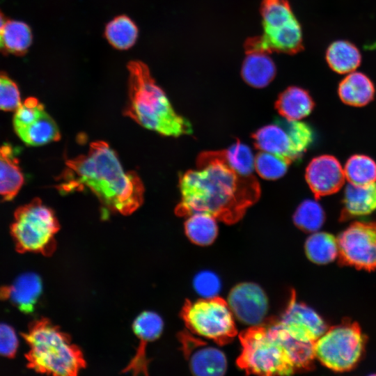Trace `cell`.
Wrapping results in <instances>:
<instances>
[{
  "label": "cell",
  "mask_w": 376,
  "mask_h": 376,
  "mask_svg": "<svg viewBox=\"0 0 376 376\" xmlns=\"http://www.w3.org/2000/svg\"><path fill=\"white\" fill-rule=\"evenodd\" d=\"M290 164L281 156L260 150L255 156L254 168L262 178L274 180L286 173Z\"/></svg>",
  "instance_id": "obj_31"
},
{
  "label": "cell",
  "mask_w": 376,
  "mask_h": 376,
  "mask_svg": "<svg viewBox=\"0 0 376 376\" xmlns=\"http://www.w3.org/2000/svg\"><path fill=\"white\" fill-rule=\"evenodd\" d=\"M326 61L333 71L347 74L354 72L360 65L361 56L354 44L346 40H336L328 47Z\"/></svg>",
  "instance_id": "obj_25"
},
{
  "label": "cell",
  "mask_w": 376,
  "mask_h": 376,
  "mask_svg": "<svg viewBox=\"0 0 376 376\" xmlns=\"http://www.w3.org/2000/svg\"><path fill=\"white\" fill-rule=\"evenodd\" d=\"M340 221L370 214L376 210V182L367 185L348 184L345 189Z\"/></svg>",
  "instance_id": "obj_17"
},
{
  "label": "cell",
  "mask_w": 376,
  "mask_h": 376,
  "mask_svg": "<svg viewBox=\"0 0 376 376\" xmlns=\"http://www.w3.org/2000/svg\"><path fill=\"white\" fill-rule=\"evenodd\" d=\"M59 228L54 211L36 198L15 210L10 230L19 251L49 256L56 249Z\"/></svg>",
  "instance_id": "obj_7"
},
{
  "label": "cell",
  "mask_w": 376,
  "mask_h": 376,
  "mask_svg": "<svg viewBox=\"0 0 376 376\" xmlns=\"http://www.w3.org/2000/svg\"><path fill=\"white\" fill-rule=\"evenodd\" d=\"M181 316L193 333L224 345L237 334L233 314L228 303L221 298H204L187 301Z\"/></svg>",
  "instance_id": "obj_9"
},
{
  "label": "cell",
  "mask_w": 376,
  "mask_h": 376,
  "mask_svg": "<svg viewBox=\"0 0 376 376\" xmlns=\"http://www.w3.org/2000/svg\"><path fill=\"white\" fill-rule=\"evenodd\" d=\"M32 40V32L28 24L7 19L0 30V52L23 56L28 52Z\"/></svg>",
  "instance_id": "obj_23"
},
{
  "label": "cell",
  "mask_w": 376,
  "mask_h": 376,
  "mask_svg": "<svg viewBox=\"0 0 376 376\" xmlns=\"http://www.w3.org/2000/svg\"><path fill=\"white\" fill-rule=\"evenodd\" d=\"M194 286L196 292L204 298L216 297L221 287L218 277L208 271L201 272L196 276Z\"/></svg>",
  "instance_id": "obj_34"
},
{
  "label": "cell",
  "mask_w": 376,
  "mask_h": 376,
  "mask_svg": "<svg viewBox=\"0 0 376 376\" xmlns=\"http://www.w3.org/2000/svg\"><path fill=\"white\" fill-rule=\"evenodd\" d=\"M304 249L308 260L318 265L328 264L338 255L337 238L325 232L313 233L306 240Z\"/></svg>",
  "instance_id": "obj_26"
},
{
  "label": "cell",
  "mask_w": 376,
  "mask_h": 376,
  "mask_svg": "<svg viewBox=\"0 0 376 376\" xmlns=\"http://www.w3.org/2000/svg\"><path fill=\"white\" fill-rule=\"evenodd\" d=\"M305 178L316 199L338 191L345 180L340 163L329 155L313 158L306 167Z\"/></svg>",
  "instance_id": "obj_14"
},
{
  "label": "cell",
  "mask_w": 376,
  "mask_h": 376,
  "mask_svg": "<svg viewBox=\"0 0 376 376\" xmlns=\"http://www.w3.org/2000/svg\"><path fill=\"white\" fill-rule=\"evenodd\" d=\"M276 320L289 335L305 342L315 343L328 329L327 323L318 313L305 304L297 301L294 292L286 309Z\"/></svg>",
  "instance_id": "obj_12"
},
{
  "label": "cell",
  "mask_w": 376,
  "mask_h": 376,
  "mask_svg": "<svg viewBox=\"0 0 376 376\" xmlns=\"http://www.w3.org/2000/svg\"><path fill=\"white\" fill-rule=\"evenodd\" d=\"M239 338L242 351L237 364L246 373L289 375L297 372L283 343L266 323L248 328Z\"/></svg>",
  "instance_id": "obj_5"
},
{
  "label": "cell",
  "mask_w": 376,
  "mask_h": 376,
  "mask_svg": "<svg viewBox=\"0 0 376 376\" xmlns=\"http://www.w3.org/2000/svg\"><path fill=\"white\" fill-rule=\"evenodd\" d=\"M179 338L194 375L220 376L225 373L227 361L221 350L207 346L203 342L186 333H181Z\"/></svg>",
  "instance_id": "obj_15"
},
{
  "label": "cell",
  "mask_w": 376,
  "mask_h": 376,
  "mask_svg": "<svg viewBox=\"0 0 376 376\" xmlns=\"http://www.w3.org/2000/svg\"><path fill=\"white\" fill-rule=\"evenodd\" d=\"M42 292V282L40 277L32 272H26L19 276L13 283L0 290V295L8 299L21 311L31 312Z\"/></svg>",
  "instance_id": "obj_18"
},
{
  "label": "cell",
  "mask_w": 376,
  "mask_h": 376,
  "mask_svg": "<svg viewBox=\"0 0 376 376\" xmlns=\"http://www.w3.org/2000/svg\"><path fill=\"white\" fill-rule=\"evenodd\" d=\"M15 132L29 146H42L61 138L57 124L46 111L26 126Z\"/></svg>",
  "instance_id": "obj_24"
},
{
  "label": "cell",
  "mask_w": 376,
  "mask_h": 376,
  "mask_svg": "<svg viewBox=\"0 0 376 376\" xmlns=\"http://www.w3.org/2000/svg\"><path fill=\"white\" fill-rule=\"evenodd\" d=\"M138 28L134 22L126 15H119L109 22L104 31L109 43L120 50L128 49L136 42Z\"/></svg>",
  "instance_id": "obj_28"
},
{
  "label": "cell",
  "mask_w": 376,
  "mask_h": 376,
  "mask_svg": "<svg viewBox=\"0 0 376 376\" xmlns=\"http://www.w3.org/2000/svg\"><path fill=\"white\" fill-rule=\"evenodd\" d=\"M251 137L258 150L277 155L292 163L301 159L313 142L314 133L304 122L283 118L260 127Z\"/></svg>",
  "instance_id": "obj_10"
},
{
  "label": "cell",
  "mask_w": 376,
  "mask_h": 376,
  "mask_svg": "<svg viewBox=\"0 0 376 376\" xmlns=\"http://www.w3.org/2000/svg\"><path fill=\"white\" fill-rule=\"evenodd\" d=\"M164 323L156 313L145 311L136 317L132 328L139 343L134 356L123 370L124 373L133 375L148 374L149 360L146 356L148 345L155 340L161 335Z\"/></svg>",
  "instance_id": "obj_16"
},
{
  "label": "cell",
  "mask_w": 376,
  "mask_h": 376,
  "mask_svg": "<svg viewBox=\"0 0 376 376\" xmlns=\"http://www.w3.org/2000/svg\"><path fill=\"white\" fill-rule=\"evenodd\" d=\"M367 337L356 322L343 320L328 327L314 344L315 356L325 367L336 373L354 369L363 358Z\"/></svg>",
  "instance_id": "obj_8"
},
{
  "label": "cell",
  "mask_w": 376,
  "mask_h": 376,
  "mask_svg": "<svg viewBox=\"0 0 376 376\" xmlns=\"http://www.w3.org/2000/svg\"><path fill=\"white\" fill-rule=\"evenodd\" d=\"M6 18L4 15V14L0 10V30L4 25L5 22H6Z\"/></svg>",
  "instance_id": "obj_36"
},
{
  "label": "cell",
  "mask_w": 376,
  "mask_h": 376,
  "mask_svg": "<svg viewBox=\"0 0 376 376\" xmlns=\"http://www.w3.org/2000/svg\"><path fill=\"white\" fill-rule=\"evenodd\" d=\"M18 347V338L14 329L5 323H0V355L11 357Z\"/></svg>",
  "instance_id": "obj_35"
},
{
  "label": "cell",
  "mask_w": 376,
  "mask_h": 376,
  "mask_svg": "<svg viewBox=\"0 0 376 376\" xmlns=\"http://www.w3.org/2000/svg\"><path fill=\"white\" fill-rule=\"evenodd\" d=\"M315 106L307 91L297 86H290L278 97L275 107L279 114L290 120H300L308 116Z\"/></svg>",
  "instance_id": "obj_21"
},
{
  "label": "cell",
  "mask_w": 376,
  "mask_h": 376,
  "mask_svg": "<svg viewBox=\"0 0 376 376\" xmlns=\"http://www.w3.org/2000/svg\"><path fill=\"white\" fill-rule=\"evenodd\" d=\"M342 265L376 270V221H354L337 237Z\"/></svg>",
  "instance_id": "obj_11"
},
{
  "label": "cell",
  "mask_w": 376,
  "mask_h": 376,
  "mask_svg": "<svg viewBox=\"0 0 376 376\" xmlns=\"http://www.w3.org/2000/svg\"><path fill=\"white\" fill-rule=\"evenodd\" d=\"M373 83L365 74L352 72L340 82L338 93L341 101L350 106L363 107L374 98Z\"/></svg>",
  "instance_id": "obj_20"
},
{
  "label": "cell",
  "mask_w": 376,
  "mask_h": 376,
  "mask_svg": "<svg viewBox=\"0 0 376 376\" xmlns=\"http://www.w3.org/2000/svg\"><path fill=\"white\" fill-rule=\"evenodd\" d=\"M325 214L322 206L314 200L306 199L297 207L293 215L296 226L306 233H315L322 226Z\"/></svg>",
  "instance_id": "obj_30"
},
{
  "label": "cell",
  "mask_w": 376,
  "mask_h": 376,
  "mask_svg": "<svg viewBox=\"0 0 376 376\" xmlns=\"http://www.w3.org/2000/svg\"><path fill=\"white\" fill-rule=\"evenodd\" d=\"M228 304L242 322L256 326L263 324L267 311V299L262 288L253 283H242L230 292Z\"/></svg>",
  "instance_id": "obj_13"
},
{
  "label": "cell",
  "mask_w": 376,
  "mask_h": 376,
  "mask_svg": "<svg viewBox=\"0 0 376 376\" xmlns=\"http://www.w3.org/2000/svg\"><path fill=\"white\" fill-rule=\"evenodd\" d=\"M345 179L350 184L367 185L376 182V162L364 155H354L344 166Z\"/></svg>",
  "instance_id": "obj_29"
},
{
  "label": "cell",
  "mask_w": 376,
  "mask_h": 376,
  "mask_svg": "<svg viewBox=\"0 0 376 376\" xmlns=\"http://www.w3.org/2000/svg\"><path fill=\"white\" fill-rule=\"evenodd\" d=\"M129 104L125 115L143 127L166 136L193 132L191 123L173 109L165 93L140 61L128 63Z\"/></svg>",
  "instance_id": "obj_3"
},
{
  "label": "cell",
  "mask_w": 376,
  "mask_h": 376,
  "mask_svg": "<svg viewBox=\"0 0 376 376\" xmlns=\"http://www.w3.org/2000/svg\"><path fill=\"white\" fill-rule=\"evenodd\" d=\"M276 71L274 61L266 52H251L243 62L242 77L249 86L260 88L273 80Z\"/></svg>",
  "instance_id": "obj_22"
},
{
  "label": "cell",
  "mask_w": 376,
  "mask_h": 376,
  "mask_svg": "<svg viewBox=\"0 0 376 376\" xmlns=\"http://www.w3.org/2000/svg\"><path fill=\"white\" fill-rule=\"evenodd\" d=\"M24 182L13 147L9 144L0 146V196L4 201H11L18 194Z\"/></svg>",
  "instance_id": "obj_19"
},
{
  "label": "cell",
  "mask_w": 376,
  "mask_h": 376,
  "mask_svg": "<svg viewBox=\"0 0 376 376\" xmlns=\"http://www.w3.org/2000/svg\"><path fill=\"white\" fill-rule=\"evenodd\" d=\"M58 186L61 192L90 189L104 208L130 214L143 203L144 188L139 177L123 169L116 153L104 141L93 142L88 152L66 162Z\"/></svg>",
  "instance_id": "obj_2"
},
{
  "label": "cell",
  "mask_w": 376,
  "mask_h": 376,
  "mask_svg": "<svg viewBox=\"0 0 376 376\" xmlns=\"http://www.w3.org/2000/svg\"><path fill=\"white\" fill-rule=\"evenodd\" d=\"M224 151L228 162L235 170L242 175H252L255 157L249 146L237 140Z\"/></svg>",
  "instance_id": "obj_32"
},
{
  "label": "cell",
  "mask_w": 376,
  "mask_h": 376,
  "mask_svg": "<svg viewBox=\"0 0 376 376\" xmlns=\"http://www.w3.org/2000/svg\"><path fill=\"white\" fill-rule=\"evenodd\" d=\"M179 187L181 201L175 210L178 216L205 212L227 224L240 221L261 192L256 178L235 170L224 150L200 153L196 169L180 176Z\"/></svg>",
  "instance_id": "obj_1"
},
{
  "label": "cell",
  "mask_w": 376,
  "mask_h": 376,
  "mask_svg": "<svg viewBox=\"0 0 376 376\" xmlns=\"http://www.w3.org/2000/svg\"><path fill=\"white\" fill-rule=\"evenodd\" d=\"M217 219L205 212L194 213L185 223V231L193 243L200 246L211 244L218 233Z\"/></svg>",
  "instance_id": "obj_27"
},
{
  "label": "cell",
  "mask_w": 376,
  "mask_h": 376,
  "mask_svg": "<svg viewBox=\"0 0 376 376\" xmlns=\"http://www.w3.org/2000/svg\"><path fill=\"white\" fill-rule=\"evenodd\" d=\"M26 359L34 370L57 376H75L86 366L82 352L70 336L47 319L35 321L24 335Z\"/></svg>",
  "instance_id": "obj_4"
},
{
  "label": "cell",
  "mask_w": 376,
  "mask_h": 376,
  "mask_svg": "<svg viewBox=\"0 0 376 376\" xmlns=\"http://www.w3.org/2000/svg\"><path fill=\"white\" fill-rule=\"evenodd\" d=\"M20 104L17 84L6 72L0 71V110L15 111Z\"/></svg>",
  "instance_id": "obj_33"
},
{
  "label": "cell",
  "mask_w": 376,
  "mask_h": 376,
  "mask_svg": "<svg viewBox=\"0 0 376 376\" xmlns=\"http://www.w3.org/2000/svg\"><path fill=\"white\" fill-rule=\"evenodd\" d=\"M264 33L246 42L247 53L273 51L295 54L303 49L302 33L288 3L285 0H264L260 8Z\"/></svg>",
  "instance_id": "obj_6"
}]
</instances>
